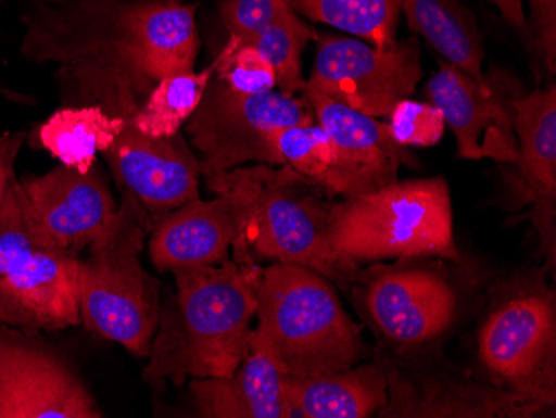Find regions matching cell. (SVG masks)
I'll use <instances>...</instances> for the list:
<instances>
[{"label": "cell", "instance_id": "cell-7", "mask_svg": "<svg viewBox=\"0 0 556 418\" xmlns=\"http://www.w3.org/2000/svg\"><path fill=\"white\" fill-rule=\"evenodd\" d=\"M314 122L305 97L280 90L247 96L214 76L199 107L186 122V136L207 179L245 165L280 167L275 130Z\"/></svg>", "mask_w": 556, "mask_h": 418}, {"label": "cell", "instance_id": "cell-2", "mask_svg": "<svg viewBox=\"0 0 556 418\" xmlns=\"http://www.w3.org/2000/svg\"><path fill=\"white\" fill-rule=\"evenodd\" d=\"M243 257L175 270V295L161 307L143 379L152 385L236 372L257 315L258 270Z\"/></svg>", "mask_w": 556, "mask_h": 418}, {"label": "cell", "instance_id": "cell-31", "mask_svg": "<svg viewBox=\"0 0 556 418\" xmlns=\"http://www.w3.org/2000/svg\"><path fill=\"white\" fill-rule=\"evenodd\" d=\"M290 11L283 0H224L220 5L222 21L229 36L237 37L240 43L286 17Z\"/></svg>", "mask_w": 556, "mask_h": 418}, {"label": "cell", "instance_id": "cell-11", "mask_svg": "<svg viewBox=\"0 0 556 418\" xmlns=\"http://www.w3.org/2000/svg\"><path fill=\"white\" fill-rule=\"evenodd\" d=\"M77 373L49 349L0 324V418H100Z\"/></svg>", "mask_w": 556, "mask_h": 418}, {"label": "cell", "instance_id": "cell-23", "mask_svg": "<svg viewBox=\"0 0 556 418\" xmlns=\"http://www.w3.org/2000/svg\"><path fill=\"white\" fill-rule=\"evenodd\" d=\"M125 122L93 105L61 107L37 129V142L61 164L89 172L97 155L104 154L117 139Z\"/></svg>", "mask_w": 556, "mask_h": 418}, {"label": "cell", "instance_id": "cell-4", "mask_svg": "<svg viewBox=\"0 0 556 418\" xmlns=\"http://www.w3.org/2000/svg\"><path fill=\"white\" fill-rule=\"evenodd\" d=\"M207 182L230 187L242 201V230L237 242L255 254L300 265L328 279L345 280L355 264L330 243V207L317 182L289 165H245Z\"/></svg>", "mask_w": 556, "mask_h": 418}, {"label": "cell", "instance_id": "cell-25", "mask_svg": "<svg viewBox=\"0 0 556 418\" xmlns=\"http://www.w3.org/2000/svg\"><path fill=\"white\" fill-rule=\"evenodd\" d=\"M215 71L217 61L204 71L179 72L164 77L132 118L137 129L147 136H177L199 107Z\"/></svg>", "mask_w": 556, "mask_h": 418}, {"label": "cell", "instance_id": "cell-26", "mask_svg": "<svg viewBox=\"0 0 556 418\" xmlns=\"http://www.w3.org/2000/svg\"><path fill=\"white\" fill-rule=\"evenodd\" d=\"M320 34L308 26L296 12L265 27L261 33L242 42L252 46L270 62L277 76L280 92H302L305 79L302 76V52L311 42H317Z\"/></svg>", "mask_w": 556, "mask_h": 418}, {"label": "cell", "instance_id": "cell-12", "mask_svg": "<svg viewBox=\"0 0 556 418\" xmlns=\"http://www.w3.org/2000/svg\"><path fill=\"white\" fill-rule=\"evenodd\" d=\"M102 155L118 186L132 192L149 214H167L199 199L202 168L180 132L147 136L127 121Z\"/></svg>", "mask_w": 556, "mask_h": 418}, {"label": "cell", "instance_id": "cell-24", "mask_svg": "<svg viewBox=\"0 0 556 418\" xmlns=\"http://www.w3.org/2000/svg\"><path fill=\"white\" fill-rule=\"evenodd\" d=\"M300 17L357 36L371 46H395L402 0H283Z\"/></svg>", "mask_w": 556, "mask_h": 418}, {"label": "cell", "instance_id": "cell-19", "mask_svg": "<svg viewBox=\"0 0 556 418\" xmlns=\"http://www.w3.org/2000/svg\"><path fill=\"white\" fill-rule=\"evenodd\" d=\"M553 402L548 393L503 392L486 387L421 382L392 373L382 417H532Z\"/></svg>", "mask_w": 556, "mask_h": 418}, {"label": "cell", "instance_id": "cell-14", "mask_svg": "<svg viewBox=\"0 0 556 418\" xmlns=\"http://www.w3.org/2000/svg\"><path fill=\"white\" fill-rule=\"evenodd\" d=\"M79 262L68 252L39 249L0 277V324L25 330L79 326Z\"/></svg>", "mask_w": 556, "mask_h": 418}, {"label": "cell", "instance_id": "cell-30", "mask_svg": "<svg viewBox=\"0 0 556 418\" xmlns=\"http://www.w3.org/2000/svg\"><path fill=\"white\" fill-rule=\"evenodd\" d=\"M389 118L390 132L400 145L432 147L445 132V118L430 102L403 99L392 109Z\"/></svg>", "mask_w": 556, "mask_h": 418}, {"label": "cell", "instance_id": "cell-33", "mask_svg": "<svg viewBox=\"0 0 556 418\" xmlns=\"http://www.w3.org/2000/svg\"><path fill=\"white\" fill-rule=\"evenodd\" d=\"M27 134H0V205L4 202L15 177V164Z\"/></svg>", "mask_w": 556, "mask_h": 418}, {"label": "cell", "instance_id": "cell-3", "mask_svg": "<svg viewBox=\"0 0 556 418\" xmlns=\"http://www.w3.org/2000/svg\"><path fill=\"white\" fill-rule=\"evenodd\" d=\"M257 327L250 337L274 355L287 377H314L353 367L364 354L357 324L324 276L300 265L262 270Z\"/></svg>", "mask_w": 556, "mask_h": 418}, {"label": "cell", "instance_id": "cell-5", "mask_svg": "<svg viewBox=\"0 0 556 418\" xmlns=\"http://www.w3.org/2000/svg\"><path fill=\"white\" fill-rule=\"evenodd\" d=\"M152 227L142 202L122 190L117 212L79 262L80 322L134 357H149L161 315L157 283L140 264Z\"/></svg>", "mask_w": 556, "mask_h": 418}, {"label": "cell", "instance_id": "cell-17", "mask_svg": "<svg viewBox=\"0 0 556 418\" xmlns=\"http://www.w3.org/2000/svg\"><path fill=\"white\" fill-rule=\"evenodd\" d=\"M518 155L515 190L532 205L543 249L555 255L556 87L511 97Z\"/></svg>", "mask_w": 556, "mask_h": 418}, {"label": "cell", "instance_id": "cell-29", "mask_svg": "<svg viewBox=\"0 0 556 418\" xmlns=\"http://www.w3.org/2000/svg\"><path fill=\"white\" fill-rule=\"evenodd\" d=\"M14 180L0 205V277L11 273L34 252L43 249L34 233Z\"/></svg>", "mask_w": 556, "mask_h": 418}, {"label": "cell", "instance_id": "cell-6", "mask_svg": "<svg viewBox=\"0 0 556 418\" xmlns=\"http://www.w3.org/2000/svg\"><path fill=\"white\" fill-rule=\"evenodd\" d=\"M330 243L345 261L458 258L453 208L442 177L396 180L330 207Z\"/></svg>", "mask_w": 556, "mask_h": 418}, {"label": "cell", "instance_id": "cell-28", "mask_svg": "<svg viewBox=\"0 0 556 418\" xmlns=\"http://www.w3.org/2000/svg\"><path fill=\"white\" fill-rule=\"evenodd\" d=\"M215 61V77L237 92L258 96L277 87V76L270 62L255 47L240 43L237 37L229 36Z\"/></svg>", "mask_w": 556, "mask_h": 418}, {"label": "cell", "instance_id": "cell-20", "mask_svg": "<svg viewBox=\"0 0 556 418\" xmlns=\"http://www.w3.org/2000/svg\"><path fill=\"white\" fill-rule=\"evenodd\" d=\"M287 376L274 355L249 335V349L236 372L190 382L200 417L292 418Z\"/></svg>", "mask_w": 556, "mask_h": 418}, {"label": "cell", "instance_id": "cell-22", "mask_svg": "<svg viewBox=\"0 0 556 418\" xmlns=\"http://www.w3.org/2000/svg\"><path fill=\"white\" fill-rule=\"evenodd\" d=\"M402 14L412 33L424 37L442 61L480 84L483 74V39L477 17L458 0H402Z\"/></svg>", "mask_w": 556, "mask_h": 418}, {"label": "cell", "instance_id": "cell-13", "mask_svg": "<svg viewBox=\"0 0 556 418\" xmlns=\"http://www.w3.org/2000/svg\"><path fill=\"white\" fill-rule=\"evenodd\" d=\"M425 97L442 112L457 137L460 157L515 164L518 147L510 99L500 96L490 80L477 83L440 61L439 71L425 87Z\"/></svg>", "mask_w": 556, "mask_h": 418}, {"label": "cell", "instance_id": "cell-32", "mask_svg": "<svg viewBox=\"0 0 556 418\" xmlns=\"http://www.w3.org/2000/svg\"><path fill=\"white\" fill-rule=\"evenodd\" d=\"M532 18L528 34H532L533 46L542 55L546 68L555 74L556 68V0H528Z\"/></svg>", "mask_w": 556, "mask_h": 418}, {"label": "cell", "instance_id": "cell-10", "mask_svg": "<svg viewBox=\"0 0 556 418\" xmlns=\"http://www.w3.org/2000/svg\"><path fill=\"white\" fill-rule=\"evenodd\" d=\"M34 233L43 249L77 255L104 232L118 205L99 168L59 164L42 176L17 180Z\"/></svg>", "mask_w": 556, "mask_h": 418}, {"label": "cell", "instance_id": "cell-9", "mask_svg": "<svg viewBox=\"0 0 556 418\" xmlns=\"http://www.w3.org/2000/svg\"><path fill=\"white\" fill-rule=\"evenodd\" d=\"M315 122L332 139L336 162L320 187L332 195L357 197L399 180L402 167H417V159L400 145L389 122L362 114L314 90H302Z\"/></svg>", "mask_w": 556, "mask_h": 418}, {"label": "cell", "instance_id": "cell-36", "mask_svg": "<svg viewBox=\"0 0 556 418\" xmlns=\"http://www.w3.org/2000/svg\"><path fill=\"white\" fill-rule=\"evenodd\" d=\"M43 2H50V4H59L62 0H43Z\"/></svg>", "mask_w": 556, "mask_h": 418}, {"label": "cell", "instance_id": "cell-8", "mask_svg": "<svg viewBox=\"0 0 556 418\" xmlns=\"http://www.w3.org/2000/svg\"><path fill=\"white\" fill-rule=\"evenodd\" d=\"M314 71L303 90L324 93L370 117H389L392 109L420 83L417 40L380 49L362 39L318 37Z\"/></svg>", "mask_w": 556, "mask_h": 418}, {"label": "cell", "instance_id": "cell-16", "mask_svg": "<svg viewBox=\"0 0 556 418\" xmlns=\"http://www.w3.org/2000/svg\"><path fill=\"white\" fill-rule=\"evenodd\" d=\"M555 343V307L546 295L528 293L493 312L478 339L490 372L521 392L548 393L535 385Z\"/></svg>", "mask_w": 556, "mask_h": 418}, {"label": "cell", "instance_id": "cell-21", "mask_svg": "<svg viewBox=\"0 0 556 418\" xmlns=\"http://www.w3.org/2000/svg\"><path fill=\"white\" fill-rule=\"evenodd\" d=\"M293 417L367 418L389 402V376L377 365L314 377H287Z\"/></svg>", "mask_w": 556, "mask_h": 418}, {"label": "cell", "instance_id": "cell-18", "mask_svg": "<svg viewBox=\"0 0 556 418\" xmlns=\"http://www.w3.org/2000/svg\"><path fill=\"white\" fill-rule=\"evenodd\" d=\"M367 308L390 340L421 343L435 339L452 324L457 297L433 274L402 270L383 274L370 283Z\"/></svg>", "mask_w": 556, "mask_h": 418}, {"label": "cell", "instance_id": "cell-35", "mask_svg": "<svg viewBox=\"0 0 556 418\" xmlns=\"http://www.w3.org/2000/svg\"><path fill=\"white\" fill-rule=\"evenodd\" d=\"M4 4L5 0H0V33H2V15H4ZM0 93H5V96L11 97L12 101H27L25 97H18V93L11 92V90L4 89L2 86H0Z\"/></svg>", "mask_w": 556, "mask_h": 418}, {"label": "cell", "instance_id": "cell-34", "mask_svg": "<svg viewBox=\"0 0 556 418\" xmlns=\"http://www.w3.org/2000/svg\"><path fill=\"white\" fill-rule=\"evenodd\" d=\"M498 9L500 14L518 33L528 34V21L521 0H486Z\"/></svg>", "mask_w": 556, "mask_h": 418}, {"label": "cell", "instance_id": "cell-1", "mask_svg": "<svg viewBox=\"0 0 556 418\" xmlns=\"http://www.w3.org/2000/svg\"><path fill=\"white\" fill-rule=\"evenodd\" d=\"M21 54L54 67L62 107L132 121L164 77L195 67L197 4L182 0H25Z\"/></svg>", "mask_w": 556, "mask_h": 418}, {"label": "cell", "instance_id": "cell-15", "mask_svg": "<svg viewBox=\"0 0 556 418\" xmlns=\"http://www.w3.org/2000/svg\"><path fill=\"white\" fill-rule=\"evenodd\" d=\"M217 193L212 201H195L167 212L152 227L149 254L161 270L218 265L227 261L242 230V201L230 187L207 182Z\"/></svg>", "mask_w": 556, "mask_h": 418}, {"label": "cell", "instance_id": "cell-27", "mask_svg": "<svg viewBox=\"0 0 556 418\" xmlns=\"http://www.w3.org/2000/svg\"><path fill=\"white\" fill-rule=\"evenodd\" d=\"M274 143L280 164L318 186L336 162V145L317 122L275 130Z\"/></svg>", "mask_w": 556, "mask_h": 418}]
</instances>
